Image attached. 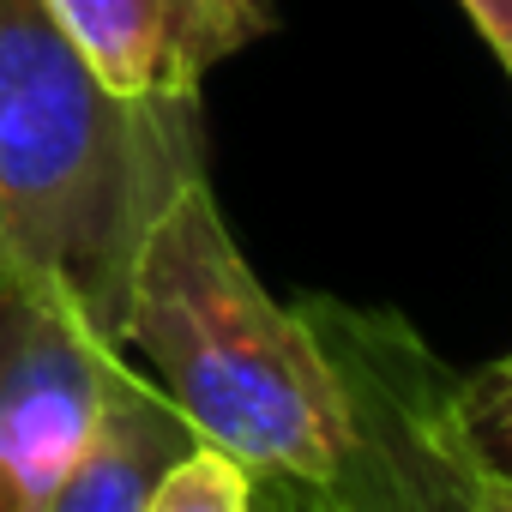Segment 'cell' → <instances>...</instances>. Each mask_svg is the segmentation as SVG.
Instances as JSON below:
<instances>
[{
  "label": "cell",
  "mask_w": 512,
  "mask_h": 512,
  "mask_svg": "<svg viewBox=\"0 0 512 512\" xmlns=\"http://www.w3.org/2000/svg\"><path fill=\"white\" fill-rule=\"evenodd\" d=\"M458 422H464L470 452L494 476H512V356L458 380Z\"/></svg>",
  "instance_id": "obj_8"
},
{
  "label": "cell",
  "mask_w": 512,
  "mask_h": 512,
  "mask_svg": "<svg viewBox=\"0 0 512 512\" xmlns=\"http://www.w3.org/2000/svg\"><path fill=\"white\" fill-rule=\"evenodd\" d=\"M193 175L199 103L121 97L49 0H0V241L115 350L139 241Z\"/></svg>",
  "instance_id": "obj_1"
},
{
  "label": "cell",
  "mask_w": 512,
  "mask_h": 512,
  "mask_svg": "<svg viewBox=\"0 0 512 512\" xmlns=\"http://www.w3.org/2000/svg\"><path fill=\"white\" fill-rule=\"evenodd\" d=\"M350 398V452L326 482H290L308 512H482L458 374L392 308L302 302Z\"/></svg>",
  "instance_id": "obj_3"
},
{
  "label": "cell",
  "mask_w": 512,
  "mask_h": 512,
  "mask_svg": "<svg viewBox=\"0 0 512 512\" xmlns=\"http://www.w3.org/2000/svg\"><path fill=\"white\" fill-rule=\"evenodd\" d=\"M145 512H260V476L217 446H193L151 494Z\"/></svg>",
  "instance_id": "obj_7"
},
{
  "label": "cell",
  "mask_w": 512,
  "mask_h": 512,
  "mask_svg": "<svg viewBox=\"0 0 512 512\" xmlns=\"http://www.w3.org/2000/svg\"><path fill=\"white\" fill-rule=\"evenodd\" d=\"M121 350H139L193 422L260 482H326L350 452V398L302 308H284L193 175L145 229Z\"/></svg>",
  "instance_id": "obj_2"
},
{
  "label": "cell",
  "mask_w": 512,
  "mask_h": 512,
  "mask_svg": "<svg viewBox=\"0 0 512 512\" xmlns=\"http://www.w3.org/2000/svg\"><path fill=\"white\" fill-rule=\"evenodd\" d=\"M458 7L476 25V37L500 55V67L512 73V0H458Z\"/></svg>",
  "instance_id": "obj_9"
},
{
  "label": "cell",
  "mask_w": 512,
  "mask_h": 512,
  "mask_svg": "<svg viewBox=\"0 0 512 512\" xmlns=\"http://www.w3.org/2000/svg\"><path fill=\"white\" fill-rule=\"evenodd\" d=\"M49 13L121 97L199 103V85L278 31L272 0H49Z\"/></svg>",
  "instance_id": "obj_5"
},
{
  "label": "cell",
  "mask_w": 512,
  "mask_h": 512,
  "mask_svg": "<svg viewBox=\"0 0 512 512\" xmlns=\"http://www.w3.org/2000/svg\"><path fill=\"white\" fill-rule=\"evenodd\" d=\"M260 488H272V512H308V506H302V494H296L290 482H260Z\"/></svg>",
  "instance_id": "obj_11"
},
{
  "label": "cell",
  "mask_w": 512,
  "mask_h": 512,
  "mask_svg": "<svg viewBox=\"0 0 512 512\" xmlns=\"http://www.w3.org/2000/svg\"><path fill=\"white\" fill-rule=\"evenodd\" d=\"M476 506L482 512H512V476H494L482 458H476Z\"/></svg>",
  "instance_id": "obj_10"
},
{
  "label": "cell",
  "mask_w": 512,
  "mask_h": 512,
  "mask_svg": "<svg viewBox=\"0 0 512 512\" xmlns=\"http://www.w3.org/2000/svg\"><path fill=\"white\" fill-rule=\"evenodd\" d=\"M79 308L13 253L0 260V512H37L91 434L115 368Z\"/></svg>",
  "instance_id": "obj_4"
},
{
  "label": "cell",
  "mask_w": 512,
  "mask_h": 512,
  "mask_svg": "<svg viewBox=\"0 0 512 512\" xmlns=\"http://www.w3.org/2000/svg\"><path fill=\"white\" fill-rule=\"evenodd\" d=\"M0 260H7V241H0Z\"/></svg>",
  "instance_id": "obj_12"
},
{
  "label": "cell",
  "mask_w": 512,
  "mask_h": 512,
  "mask_svg": "<svg viewBox=\"0 0 512 512\" xmlns=\"http://www.w3.org/2000/svg\"><path fill=\"white\" fill-rule=\"evenodd\" d=\"M193 446H199V434L169 404V392L157 380H145L127 356H115V368L103 380V404L91 416V434L37 512H145L157 482Z\"/></svg>",
  "instance_id": "obj_6"
}]
</instances>
